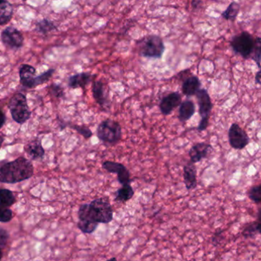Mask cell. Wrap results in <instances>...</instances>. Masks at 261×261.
<instances>
[{
  "label": "cell",
  "instance_id": "1",
  "mask_svg": "<svg viewBox=\"0 0 261 261\" xmlns=\"http://www.w3.org/2000/svg\"><path fill=\"white\" fill-rule=\"evenodd\" d=\"M34 173L32 162L24 157L12 162H0V182L15 184L30 179Z\"/></svg>",
  "mask_w": 261,
  "mask_h": 261
},
{
  "label": "cell",
  "instance_id": "2",
  "mask_svg": "<svg viewBox=\"0 0 261 261\" xmlns=\"http://www.w3.org/2000/svg\"><path fill=\"white\" fill-rule=\"evenodd\" d=\"M98 139L105 144H118L122 139V127L118 121L111 119L102 121L96 129Z\"/></svg>",
  "mask_w": 261,
  "mask_h": 261
},
{
  "label": "cell",
  "instance_id": "3",
  "mask_svg": "<svg viewBox=\"0 0 261 261\" xmlns=\"http://www.w3.org/2000/svg\"><path fill=\"white\" fill-rule=\"evenodd\" d=\"M164 52V41L158 35H149L139 43V53L144 58L161 59Z\"/></svg>",
  "mask_w": 261,
  "mask_h": 261
},
{
  "label": "cell",
  "instance_id": "4",
  "mask_svg": "<svg viewBox=\"0 0 261 261\" xmlns=\"http://www.w3.org/2000/svg\"><path fill=\"white\" fill-rule=\"evenodd\" d=\"M90 216L98 224H109L113 220V209L107 198H99L89 204Z\"/></svg>",
  "mask_w": 261,
  "mask_h": 261
},
{
  "label": "cell",
  "instance_id": "5",
  "mask_svg": "<svg viewBox=\"0 0 261 261\" xmlns=\"http://www.w3.org/2000/svg\"><path fill=\"white\" fill-rule=\"evenodd\" d=\"M9 108L12 119L19 124H23L31 117V111L28 105L27 98L23 93H17L11 98Z\"/></svg>",
  "mask_w": 261,
  "mask_h": 261
},
{
  "label": "cell",
  "instance_id": "6",
  "mask_svg": "<svg viewBox=\"0 0 261 261\" xmlns=\"http://www.w3.org/2000/svg\"><path fill=\"white\" fill-rule=\"evenodd\" d=\"M230 44L236 54H239L245 59L251 58L254 49V38L249 32L243 31L239 35H234Z\"/></svg>",
  "mask_w": 261,
  "mask_h": 261
},
{
  "label": "cell",
  "instance_id": "7",
  "mask_svg": "<svg viewBox=\"0 0 261 261\" xmlns=\"http://www.w3.org/2000/svg\"><path fill=\"white\" fill-rule=\"evenodd\" d=\"M198 104H199V113L201 116V121L198 126L197 130L199 132L206 130L210 122V113L213 110V104L208 91L202 88L196 93Z\"/></svg>",
  "mask_w": 261,
  "mask_h": 261
},
{
  "label": "cell",
  "instance_id": "8",
  "mask_svg": "<svg viewBox=\"0 0 261 261\" xmlns=\"http://www.w3.org/2000/svg\"><path fill=\"white\" fill-rule=\"evenodd\" d=\"M228 141L234 150H243L249 144L250 138L238 124H232L228 130Z\"/></svg>",
  "mask_w": 261,
  "mask_h": 261
},
{
  "label": "cell",
  "instance_id": "9",
  "mask_svg": "<svg viewBox=\"0 0 261 261\" xmlns=\"http://www.w3.org/2000/svg\"><path fill=\"white\" fill-rule=\"evenodd\" d=\"M77 227L84 234H92L96 231L99 224L95 222L90 216L88 204H84L80 206L78 210Z\"/></svg>",
  "mask_w": 261,
  "mask_h": 261
},
{
  "label": "cell",
  "instance_id": "10",
  "mask_svg": "<svg viewBox=\"0 0 261 261\" xmlns=\"http://www.w3.org/2000/svg\"><path fill=\"white\" fill-rule=\"evenodd\" d=\"M1 38L4 45L11 49H20L24 43L22 34L12 26L6 28L2 32Z\"/></svg>",
  "mask_w": 261,
  "mask_h": 261
},
{
  "label": "cell",
  "instance_id": "11",
  "mask_svg": "<svg viewBox=\"0 0 261 261\" xmlns=\"http://www.w3.org/2000/svg\"><path fill=\"white\" fill-rule=\"evenodd\" d=\"M102 168L110 173L117 175L118 180L122 185L130 184V174L125 165L120 162L113 161H105L102 163Z\"/></svg>",
  "mask_w": 261,
  "mask_h": 261
},
{
  "label": "cell",
  "instance_id": "12",
  "mask_svg": "<svg viewBox=\"0 0 261 261\" xmlns=\"http://www.w3.org/2000/svg\"><path fill=\"white\" fill-rule=\"evenodd\" d=\"M92 94L93 99L104 110L111 106L107 87L102 81H94L92 85Z\"/></svg>",
  "mask_w": 261,
  "mask_h": 261
},
{
  "label": "cell",
  "instance_id": "13",
  "mask_svg": "<svg viewBox=\"0 0 261 261\" xmlns=\"http://www.w3.org/2000/svg\"><path fill=\"white\" fill-rule=\"evenodd\" d=\"M182 96L179 92H172L164 96L159 104L160 110L164 116L170 115L173 110L180 106Z\"/></svg>",
  "mask_w": 261,
  "mask_h": 261
},
{
  "label": "cell",
  "instance_id": "14",
  "mask_svg": "<svg viewBox=\"0 0 261 261\" xmlns=\"http://www.w3.org/2000/svg\"><path fill=\"white\" fill-rule=\"evenodd\" d=\"M213 150V147L206 143H198L195 144L189 151L190 162L194 164L200 162L202 159L208 157Z\"/></svg>",
  "mask_w": 261,
  "mask_h": 261
},
{
  "label": "cell",
  "instance_id": "15",
  "mask_svg": "<svg viewBox=\"0 0 261 261\" xmlns=\"http://www.w3.org/2000/svg\"><path fill=\"white\" fill-rule=\"evenodd\" d=\"M96 77V75H92L89 72L76 74V75L69 77L67 84L70 88H82L84 90L90 82L94 81V78Z\"/></svg>",
  "mask_w": 261,
  "mask_h": 261
},
{
  "label": "cell",
  "instance_id": "16",
  "mask_svg": "<svg viewBox=\"0 0 261 261\" xmlns=\"http://www.w3.org/2000/svg\"><path fill=\"white\" fill-rule=\"evenodd\" d=\"M36 70L29 64H22L19 67L20 82L26 88H35Z\"/></svg>",
  "mask_w": 261,
  "mask_h": 261
},
{
  "label": "cell",
  "instance_id": "17",
  "mask_svg": "<svg viewBox=\"0 0 261 261\" xmlns=\"http://www.w3.org/2000/svg\"><path fill=\"white\" fill-rule=\"evenodd\" d=\"M184 180L187 190L194 189L197 186V170L193 162L184 165Z\"/></svg>",
  "mask_w": 261,
  "mask_h": 261
},
{
  "label": "cell",
  "instance_id": "18",
  "mask_svg": "<svg viewBox=\"0 0 261 261\" xmlns=\"http://www.w3.org/2000/svg\"><path fill=\"white\" fill-rule=\"evenodd\" d=\"M201 82L197 76L191 75L184 80L182 84V92L185 96H195L200 90Z\"/></svg>",
  "mask_w": 261,
  "mask_h": 261
},
{
  "label": "cell",
  "instance_id": "19",
  "mask_svg": "<svg viewBox=\"0 0 261 261\" xmlns=\"http://www.w3.org/2000/svg\"><path fill=\"white\" fill-rule=\"evenodd\" d=\"M26 153L28 156L32 159V160H38L44 158V149L43 148L41 145V142L38 139H35V140L31 141L27 145L25 146L24 148Z\"/></svg>",
  "mask_w": 261,
  "mask_h": 261
},
{
  "label": "cell",
  "instance_id": "20",
  "mask_svg": "<svg viewBox=\"0 0 261 261\" xmlns=\"http://www.w3.org/2000/svg\"><path fill=\"white\" fill-rule=\"evenodd\" d=\"M196 107L194 102L191 100H186L181 103L178 112V119L180 122H187L191 119L192 116L195 114Z\"/></svg>",
  "mask_w": 261,
  "mask_h": 261
},
{
  "label": "cell",
  "instance_id": "21",
  "mask_svg": "<svg viewBox=\"0 0 261 261\" xmlns=\"http://www.w3.org/2000/svg\"><path fill=\"white\" fill-rule=\"evenodd\" d=\"M13 9L10 3L0 1V26L8 24L12 19Z\"/></svg>",
  "mask_w": 261,
  "mask_h": 261
},
{
  "label": "cell",
  "instance_id": "22",
  "mask_svg": "<svg viewBox=\"0 0 261 261\" xmlns=\"http://www.w3.org/2000/svg\"><path fill=\"white\" fill-rule=\"evenodd\" d=\"M135 191L130 184L122 185L120 188L117 190L116 193L115 201L119 202H126L133 198Z\"/></svg>",
  "mask_w": 261,
  "mask_h": 261
},
{
  "label": "cell",
  "instance_id": "23",
  "mask_svg": "<svg viewBox=\"0 0 261 261\" xmlns=\"http://www.w3.org/2000/svg\"><path fill=\"white\" fill-rule=\"evenodd\" d=\"M57 29L58 28H57L56 25L47 18H44V19L38 21L36 23V27H35L36 32L42 34V35H47L53 31L57 30Z\"/></svg>",
  "mask_w": 261,
  "mask_h": 261
},
{
  "label": "cell",
  "instance_id": "24",
  "mask_svg": "<svg viewBox=\"0 0 261 261\" xmlns=\"http://www.w3.org/2000/svg\"><path fill=\"white\" fill-rule=\"evenodd\" d=\"M241 6L239 3L232 2L229 6L222 13V16L228 21H234L237 18L238 15L240 12Z\"/></svg>",
  "mask_w": 261,
  "mask_h": 261
},
{
  "label": "cell",
  "instance_id": "25",
  "mask_svg": "<svg viewBox=\"0 0 261 261\" xmlns=\"http://www.w3.org/2000/svg\"><path fill=\"white\" fill-rule=\"evenodd\" d=\"M15 202V196L10 190L0 189V206L9 208Z\"/></svg>",
  "mask_w": 261,
  "mask_h": 261
},
{
  "label": "cell",
  "instance_id": "26",
  "mask_svg": "<svg viewBox=\"0 0 261 261\" xmlns=\"http://www.w3.org/2000/svg\"><path fill=\"white\" fill-rule=\"evenodd\" d=\"M251 59L255 61L259 68L261 69V37L254 38V45Z\"/></svg>",
  "mask_w": 261,
  "mask_h": 261
},
{
  "label": "cell",
  "instance_id": "27",
  "mask_svg": "<svg viewBox=\"0 0 261 261\" xmlns=\"http://www.w3.org/2000/svg\"><path fill=\"white\" fill-rule=\"evenodd\" d=\"M248 197L249 198L250 200L252 201L254 203L257 205H261V184L259 185H254L248 190Z\"/></svg>",
  "mask_w": 261,
  "mask_h": 261
},
{
  "label": "cell",
  "instance_id": "28",
  "mask_svg": "<svg viewBox=\"0 0 261 261\" xmlns=\"http://www.w3.org/2000/svg\"><path fill=\"white\" fill-rule=\"evenodd\" d=\"M257 233H258V231H257L256 222L247 224L242 231V234L245 239H253L255 237Z\"/></svg>",
  "mask_w": 261,
  "mask_h": 261
},
{
  "label": "cell",
  "instance_id": "29",
  "mask_svg": "<svg viewBox=\"0 0 261 261\" xmlns=\"http://www.w3.org/2000/svg\"><path fill=\"white\" fill-rule=\"evenodd\" d=\"M55 72V69H49L41 75L37 76L35 78V87L47 82L50 79V78L53 76Z\"/></svg>",
  "mask_w": 261,
  "mask_h": 261
},
{
  "label": "cell",
  "instance_id": "30",
  "mask_svg": "<svg viewBox=\"0 0 261 261\" xmlns=\"http://www.w3.org/2000/svg\"><path fill=\"white\" fill-rule=\"evenodd\" d=\"M71 128L76 130L79 134H81L85 139H89L93 136V133L89 127L85 126L73 125Z\"/></svg>",
  "mask_w": 261,
  "mask_h": 261
},
{
  "label": "cell",
  "instance_id": "31",
  "mask_svg": "<svg viewBox=\"0 0 261 261\" xmlns=\"http://www.w3.org/2000/svg\"><path fill=\"white\" fill-rule=\"evenodd\" d=\"M13 217L12 210L9 208H4L0 206V222L2 223H7L10 222Z\"/></svg>",
  "mask_w": 261,
  "mask_h": 261
},
{
  "label": "cell",
  "instance_id": "32",
  "mask_svg": "<svg viewBox=\"0 0 261 261\" xmlns=\"http://www.w3.org/2000/svg\"><path fill=\"white\" fill-rule=\"evenodd\" d=\"M49 92L55 98H63L64 97V90L61 84H52L49 87Z\"/></svg>",
  "mask_w": 261,
  "mask_h": 261
},
{
  "label": "cell",
  "instance_id": "33",
  "mask_svg": "<svg viewBox=\"0 0 261 261\" xmlns=\"http://www.w3.org/2000/svg\"><path fill=\"white\" fill-rule=\"evenodd\" d=\"M9 239V234L6 230L0 228V249L4 248Z\"/></svg>",
  "mask_w": 261,
  "mask_h": 261
},
{
  "label": "cell",
  "instance_id": "34",
  "mask_svg": "<svg viewBox=\"0 0 261 261\" xmlns=\"http://www.w3.org/2000/svg\"><path fill=\"white\" fill-rule=\"evenodd\" d=\"M222 232H223L222 231H218L215 233L213 237V245H217L221 242V238H223L222 237Z\"/></svg>",
  "mask_w": 261,
  "mask_h": 261
},
{
  "label": "cell",
  "instance_id": "35",
  "mask_svg": "<svg viewBox=\"0 0 261 261\" xmlns=\"http://www.w3.org/2000/svg\"><path fill=\"white\" fill-rule=\"evenodd\" d=\"M256 223H257V231H258L259 234H261V208H259L258 212H257Z\"/></svg>",
  "mask_w": 261,
  "mask_h": 261
},
{
  "label": "cell",
  "instance_id": "36",
  "mask_svg": "<svg viewBox=\"0 0 261 261\" xmlns=\"http://www.w3.org/2000/svg\"><path fill=\"white\" fill-rule=\"evenodd\" d=\"M5 123H6V116H5L4 113L0 110V129L4 126Z\"/></svg>",
  "mask_w": 261,
  "mask_h": 261
},
{
  "label": "cell",
  "instance_id": "37",
  "mask_svg": "<svg viewBox=\"0 0 261 261\" xmlns=\"http://www.w3.org/2000/svg\"><path fill=\"white\" fill-rule=\"evenodd\" d=\"M256 84H260L261 85V69L257 72L255 76Z\"/></svg>",
  "mask_w": 261,
  "mask_h": 261
},
{
  "label": "cell",
  "instance_id": "38",
  "mask_svg": "<svg viewBox=\"0 0 261 261\" xmlns=\"http://www.w3.org/2000/svg\"><path fill=\"white\" fill-rule=\"evenodd\" d=\"M202 4L201 1H193L192 2V6L193 9H198L199 7V5Z\"/></svg>",
  "mask_w": 261,
  "mask_h": 261
},
{
  "label": "cell",
  "instance_id": "39",
  "mask_svg": "<svg viewBox=\"0 0 261 261\" xmlns=\"http://www.w3.org/2000/svg\"><path fill=\"white\" fill-rule=\"evenodd\" d=\"M3 141H4V137L0 134V149H1L2 145H3Z\"/></svg>",
  "mask_w": 261,
  "mask_h": 261
},
{
  "label": "cell",
  "instance_id": "40",
  "mask_svg": "<svg viewBox=\"0 0 261 261\" xmlns=\"http://www.w3.org/2000/svg\"><path fill=\"white\" fill-rule=\"evenodd\" d=\"M107 261H118L117 259L115 258V257H112V258L109 259Z\"/></svg>",
  "mask_w": 261,
  "mask_h": 261
},
{
  "label": "cell",
  "instance_id": "41",
  "mask_svg": "<svg viewBox=\"0 0 261 261\" xmlns=\"http://www.w3.org/2000/svg\"><path fill=\"white\" fill-rule=\"evenodd\" d=\"M2 257H3V253H2L1 249H0V260H1Z\"/></svg>",
  "mask_w": 261,
  "mask_h": 261
}]
</instances>
